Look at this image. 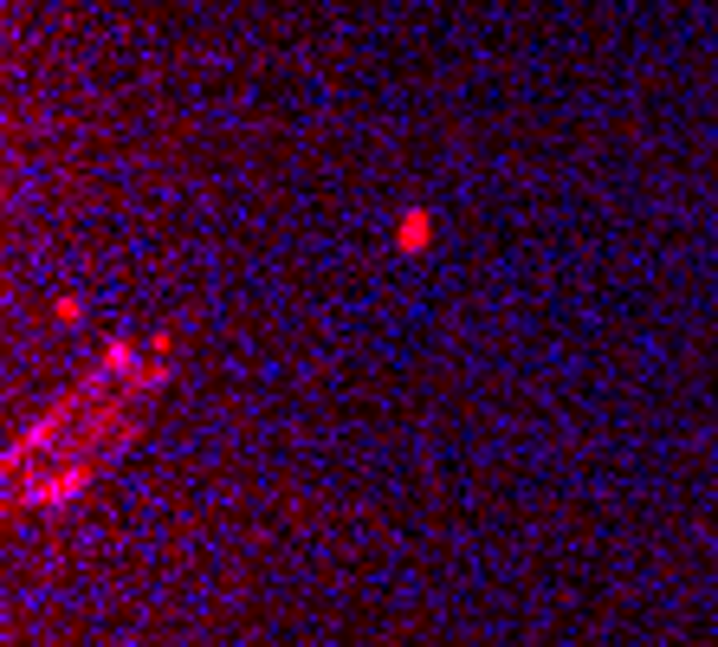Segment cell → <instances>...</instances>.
Masks as SVG:
<instances>
[{
	"mask_svg": "<svg viewBox=\"0 0 718 647\" xmlns=\"http://www.w3.org/2000/svg\"><path fill=\"white\" fill-rule=\"evenodd\" d=\"M433 240V214L428 207H401V220H395V247L408 252V259H421Z\"/></svg>",
	"mask_w": 718,
	"mask_h": 647,
	"instance_id": "1",
	"label": "cell"
}]
</instances>
